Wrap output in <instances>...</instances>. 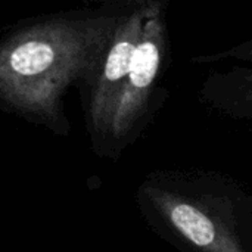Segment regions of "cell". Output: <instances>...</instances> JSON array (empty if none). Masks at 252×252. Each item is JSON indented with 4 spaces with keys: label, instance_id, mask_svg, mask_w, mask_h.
Instances as JSON below:
<instances>
[{
    "label": "cell",
    "instance_id": "obj_1",
    "mask_svg": "<svg viewBox=\"0 0 252 252\" xmlns=\"http://www.w3.org/2000/svg\"><path fill=\"white\" fill-rule=\"evenodd\" d=\"M133 6L100 4L22 19L0 34V111L68 136L63 99L97 74Z\"/></svg>",
    "mask_w": 252,
    "mask_h": 252
},
{
    "label": "cell",
    "instance_id": "obj_2",
    "mask_svg": "<svg viewBox=\"0 0 252 252\" xmlns=\"http://www.w3.org/2000/svg\"><path fill=\"white\" fill-rule=\"evenodd\" d=\"M167 4L161 6L145 24L134 50L131 66L115 103L99 157L117 158L145 128L158 99V86L168 56Z\"/></svg>",
    "mask_w": 252,
    "mask_h": 252
},
{
    "label": "cell",
    "instance_id": "obj_3",
    "mask_svg": "<svg viewBox=\"0 0 252 252\" xmlns=\"http://www.w3.org/2000/svg\"><path fill=\"white\" fill-rule=\"evenodd\" d=\"M164 4H168V0H155L128 9L97 74L93 81L80 92L90 145L96 155L105 140L115 103L128 75L133 55L140 41L145 24L149 16Z\"/></svg>",
    "mask_w": 252,
    "mask_h": 252
},
{
    "label": "cell",
    "instance_id": "obj_4",
    "mask_svg": "<svg viewBox=\"0 0 252 252\" xmlns=\"http://www.w3.org/2000/svg\"><path fill=\"white\" fill-rule=\"evenodd\" d=\"M161 211L173 230L201 252H245L238 248L227 227L196 201L164 199Z\"/></svg>",
    "mask_w": 252,
    "mask_h": 252
},
{
    "label": "cell",
    "instance_id": "obj_5",
    "mask_svg": "<svg viewBox=\"0 0 252 252\" xmlns=\"http://www.w3.org/2000/svg\"><path fill=\"white\" fill-rule=\"evenodd\" d=\"M202 96L227 114L252 118V68L211 74L204 83Z\"/></svg>",
    "mask_w": 252,
    "mask_h": 252
},
{
    "label": "cell",
    "instance_id": "obj_6",
    "mask_svg": "<svg viewBox=\"0 0 252 252\" xmlns=\"http://www.w3.org/2000/svg\"><path fill=\"white\" fill-rule=\"evenodd\" d=\"M227 59H235V61L251 62L252 63V40L247 41V43H242V44H238L232 49L223 50L220 53L195 56V58H192V62L193 63H210V62L227 61Z\"/></svg>",
    "mask_w": 252,
    "mask_h": 252
},
{
    "label": "cell",
    "instance_id": "obj_7",
    "mask_svg": "<svg viewBox=\"0 0 252 252\" xmlns=\"http://www.w3.org/2000/svg\"><path fill=\"white\" fill-rule=\"evenodd\" d=\"M50 1V0H47ZM78 1H97L100 4H120V6H137V4H145L151 3L155 0H78Z\"/></svg>",
    "mask_w": 252,
    "mask_h": 252
}]
</instances>
